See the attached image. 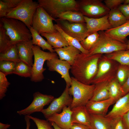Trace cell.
<instances>
[{"mask_svg":"<svg viewBox=\"0 0 129 129\" xmlns=\"http://www.w3.org/2000/svg\"><path fill=\"white\" fill-rule=\"evenodd\" d=\"M129 73V66L120 64L117 71V79L121 86L126 81Z\"/></svg>","mask_w":129,"mask_h":129,"instance_id":"37","label":"cell"},{"mask_svg":"<svg viewBox=\"0 0 129 129\" xmlns=\"http://www.w3.org/2000/svg\"><path fill=\"white\" fill-rule=\"evenodd\" d=\"M46 64L49 70L56 71L59 73L65 80L66 85L70 87L71 79L69 71L71 66L68 62L61 60L57 57L47 61Z\"/></svg>","mask_w":129,"mask_h":129,"instance_id":"13","label":"cell"},{"mask_svg":"<svg viewBox=\"0 0 129 129\" xmlns=\"http://www.w3.org/2000/svg\"><path fill=\"white\" fill-rule=\"evenodd\" d=\"M91 129H111V119L105 116L91 114Z\"/></svg>","mask_w":129,"mask_h":129,"instance_id":"24","label":"cell"},{"mask_svg":"<svg viewBox=\"0 0 129 129\" xmlns=\"http://www.w3.org/2000/svg\"><path fill=\"white\" fill-rule=\"evenodd\" d=\"M108 14L96 18H90L84 16L88 35L95 32L106 31L112 28L108 20Z\"/></svg>","mask_w":129,"mask_h":129,"instance_id":"14","label":"cell"},{"mask_svg":"<svg viewBox=\"0 0 129 129\" xmlns=\"http://www.w3.org/2000/svg\"><path fill=\"white\" fill-rule=\"evenodd\" d=\"M57 18L65 19L71 22H85L84 16L79 11H65L59 15Z\"/></svg>","mask_w":129,"mask_h":129,"instance_id":"30","label":"cell"},{"mask_svg":"<svg viewBox=\"0 0 129 129\" xmlns=\"http://www.w3.org/2000/svg\"><path fill=\"white\" fill-rule=\"evenodd\" d=\"M54 49L60 59L67 61L71 66L73 64L77 56L81 53L79 49L71 45Z\"/></svg>","mask_w":129,"mask_h":129,"instance_id":"21","label":"cell"},{"mask_svg":"<svg viewBox=\"0 0 129 129\" xmlns=\"http://www.w3.org/2000/svg\"><path fill=\"white\" fill-rule=\"evenodd\" d=\"M71 78V84L68 89L69 94L73 97L70 106L71 109L78 106H85L92 97L95 85L85 84L74 77Z\"/></svg>","mask_w":129,"mask_h":129,"instance_id":"3","label":"cell"},{"mask_svg":"<svg viewBox=\"0 0 129 129\" xmlns=\"http://www.w3.org/2000/svg\"><path fill=\"white\" fill-rule=\"evenodd\" d=\"M118 8L127 20H129V3L122 4L118 6Z\"/></svg>","mask_w":129,"mask_h":129,"instance_id":"43","label":"cell"},{"mask_svg":"<svg viewBox=\"0 0 129 129\" xmlns=\"http://www.w3.org/2000/svg\"><path fill=\"white\" fill-rule=\"evenodd\" d=\"M71 109L72 111L71 120L72 124L76 123L83 125L91 129V114L85 106L77 107Z\"/></svg>","mask_w":129,"mask_h":129,"instance_id":"19","label":"cell"},{"mask_svg":"<svg viewBox=\"0 0 129 129\" xmlns=\"http://www.w3.org/2000/svg\"><path fill=\"white\" fill-rule=\"evenodd\" d=\"M124 0H105L104 1L105 5L110 10L118 8L124 3Z\"/></svg>","mask_w":129,"mask_h":129,"instance_id":"42","label":"cell"},{"mask_svg":"<svg viewBox=\"0 0 129 129\" xmlns=\"http://www.w3.org/2000/svg\"><path fill=\"white\" fill-rule=\"evenodd\" d=\"M39 6L38 2L22 0L17 6L8 13L6 17L19 20L24 23L29 29L32 27L34 14Z\"/></svg>","mask_w":129,"mask_h":129,"instance_id":"4","label":"cell"},{"mask_svg":"<svg viewBox=\"0 0 129 129\" xmlns=\"http://www.w3.org/2000/svg\"><path fill=\"white\" fill-rule=\"evenodd\" d=\"M108 90L109 98L113 100L115 103L124 95L121 86L117 79L113 78L109 81Z\"/></svg>","mask_w":129,"mask_h":129,"instance_id":"25","label":"cell"},{"mask_svg":"<svg viewBox=\"0 0 129 129\" xmlns=\"http://www.w3.org/2000/svg\"><path fill=\"white\" fill-rule=\"evenodd\" d=\"M55 20L39 6L34 14L32 27L40 35L43 33H55L57 30L55 27L53 21Z\"/></svg>","mask_w":129,"mask_h":129,"instance_id":"8","label":"cell"},{"mask_svg":"<svg viewBox=\"0 0 129 129\" xmlns=\"http://www.w3.org/2000/svg\"><path fill=\"white\" fill-rule=\"evenodd\" d=\"M127 50L129 49V40L127 41Z\"/></svg>","mask_w":129,"mask_h":129,"instance_id":"51","label":"cell"},{"mask_svg":"<svg viewBox=\"0 0 129 129\" xmlns=\"http://www.w3.org/2000/svg\"><path fill=\"white\" fill-rule=\"evenodd\" d=\"M16 64L11 61H0V72L4 73L6 76L13 74Z\"/></svg>","mask_w":129,"mask_h":129,"instance_id":"38","label":"cell"},{"mask_svg":"<svg viewBox=\"0 0 129 129\" xmlns=\"http://www.w3.org/2000/svg\"><path fill=\"white\" fill-rule=\"evenodd\" d=\"M114 103L113 101L110 98L100 101L89 100L85 106L90 114L105 116L109 108Z\"/></svg>","mask_w":129,"mask_h":129,"instance_id":"16","label":"cell"},{"mask_svg":"<svg viewBox=\"0 0 129 129\" xmlns=\"http://www.w3.org/2000/svg\"><path fill=\"white\" fill-rule=\"evenodd\" d=\"M54 21L65 33L76 39L80 42L88 36L85 22H71L59 18L55 19Z\"/></svg>","mask_w":129,"mask_h":129,"instance_id":"10","label":"cell"},{"mask_svg":"<svg viewBox=\"0 0 129 129\" xmlns=\"http://www.w3.org/2000/svg\"><path fill=\"white\" fill-rule=\"evenodd\" d=\"M108 19L112 28L119 27L127 20L118 8L110 10L108 13Z\"/></svg>","mask_w":129,"mask_h":129,"instance_id":"26","label":"cell"},{"mask_svg":"<svg viewBox=\"0 0 129 129\" xmlns=\"http://www.w3.org/2000/svg\"><path fill=\"white\" fill-rule=\"evenodd\" d=\"M41 35L45 37L47 42L54 48L69 45L63 36L58 31L53 33H42Z\"/></svg>","mask_w":129,"mask_h":129,"instance_id":"23","label":"cell"},{"mask_svg":"<svg viewBox=\"0 0 129 129\" xmlns=\"http://www.w3.org/2000/svg\"><path fill=\"white\" fill-rule=\"evenodd\" d=\"M98 32L99 34V39L89 51L87 55L108 54L118 50H127V43H123L108 37L105 34L104 31Z\"/></svg>","mask_w":129,"mask_h":129,"instance_id":"6","label":"cell"},{"mask_svg":"<svg viewBox=\"0 0 129 129\" xmlns=\"http://www.w3.org/2000/svg\"><path fill=\"white\" fill-rule=\"evenodd\" d=\"M129 3V0H124V4H127Z\"/></svg>","mask_w":129,"mask_h":129,"instance_id":"50","label":"cell"},{"mask_svg":"<svg viewBox=\"0 0 129 129\" xmlns=\"http://www.w3.org/2000/svg\"><path fill=\"white\" fill-rule=\"evenodd\" d=\"M33 96L31 103L26 108L18 111V114L20 115H30L35 112H41L44 109V106L50 103L54 98L53 96L43 94L38 91L34 93Z\"/></svg>","mask_w":129,"mask_h":129,"instance_id":"12","label":"cell"},{"mask_svg":"<svg viewBox=\"0 0 129 129\" xmlns=\"http://www.w3.org/2000/svg\"><path fill=\"white\" fill-rule=\"evenodd\" d=\"M31 34L33 45L38 46L43 50H48L52 53L55 52L53 47L45 41L32 27L29 28Z\"/></svg>","mask_w":129,"mask_h":129,"instance_id":"28","label":"cell"},{"mask_svg":"<svg viewBox=\"0 0 129 129\" xmlns=\"http://www.w3.org/2000/svg\"><path fill=\"white\" fill-rule=\"evenodd\" d=\"M56 29L63 36L68 43L69 45L75 47L80 50L81 53L85 54H89V51L85 50L82 46L80 42L76 39L69 35L65 33L57 24L54 25Z\"/></svg>","mask_w":129,"mask_h":129,"instance_id":"31","label":"cell"},{"mask_svg":"<svg viewBox=\"0 0 129 129\" xmlns=\"http://www.w3.org/2000/svg\"><path fill=\"white\" fill-rule=\"evenodd\" d=\"M50 122L54 129H62L59 127L54 122Z\"/></svg>","mask_w":129,"mask_h":129,"instance_id":"49","label":"cell"},{"mask_svg":"<svg viewBox=\"0 0 129 129\" xmlns=\"http://www.w3.org/2000/svg\"><path fill=\"white\" fill-rule=\"evenodd\" d=\"M101 54L91 55L80 53L71 66L70 71L74 77L79 81L90 85L98 70V62Z\"/></svg>","mask_w":129,"mask_h":129,"instance_id":"1","label":"cell"},{"mask_svg":"<svg viewBox=\"0 0 129 129\" xmlns=\"http://www.w3.org/2000/svg\"><path fill=\"white\" fill-rule=\"evenodd\" d=\"M106 58V59L102 61L98 64L97 73L92 82L91 84H95L99 83L102 78L111 70L112 67L111 63L109 60V59Z\"/></svg>","mask_w":129,"mask_h":129,"instance_id":"29","label":"cell"},{"mask_svg":"<svg viewBox=\"0 0 129 129\" xmlns=\"http://www.w3.org/2000/svg\"><path fill=\"white\" fill-rule=\"evenodd\" d=\"M32 49L34 59L30 80L34 82H40L44 78L43 73L46 69L43 66L45 61L59 57L56 52L44 51L37 45H33Z\"/></svg>","mask_w":129,"mask_h":129,"instance_id":"5","label":"cell"},{"mask_svg":"<svg viewBox=\"0 0 129 129\" xmlns=\"http://www.w3.org/2000/svg\"><path fill=\"white\" fill-rule=\"evenodd\" d=\"M72 111L70 106L64 108L60 113H54L46 120L55 123L62 129H70L73 124L72 122Z\"/></svg>","mask_w":129,"mask_h":129,"instance_id":"15","label":"cell"},{"mask_svg":"<svg viewBox=\"0 0 129 129\" xmlns=\"http://www.w3.org/2000/svg\"><path fill=\"white\" fill-rule=\"evenodd\" d=\"M69 87L66 85L61 96L58 98H54L48 107L42 111L41 112L46 119L54 113H59L65 107L70 106L73 98L69 93Z\"/></svg>","mask_w":129,"mask_h":129,"instance_id":"11","label":"cell"},{"mask_svg":"<svg viewBox=\"0 0 129 129\" xmlns=\"http://www.w3.org/2000/svg\"><path fill=\"white\" fill-rule=\"evenodd\" d=\"M25 119L26 123V129H29L30 125V118L27 115H25Z\"/></svg>","mask_w":129,"mask_h":129,"instance_id":"47","label":"cell"},{"mask_svg":"<svg viewBox=\"0 0 129 129\" xmlns=\"http://www.w3.org/2000/svg\"><path fill=\"white\" fill-rule=\"evenodd\" d=\"M7 61L16 63L21 62L16 45H13L6 52L0 54V61Z\"/></svg>","mask_w":129,"mask_h":129,"instance_id":"34","label":"cell"},{"mask_svg":"<svg viewBox=\"0 0 129 129\" xmlns=\"http://www.w3.org/2000/svg\"><path fill=\"white\" fill-rule=\"evenodd\" d=\"M110 81H105L95 84L93 95L90 100L97 101L109 98L108 86Z\"/></svg>","mask_w":129,"mask_h":129,"instance_id":"22","label":"cell"},{"mask_svg":"<svg viewBox=\"0 0 129 129\" xmlns=\"http://www.w3.org/2000/svg\"><path fill=\"white\" fill-rule=\"evenodd\" d=\"M124 124L127 129H129V110L122 116Z\"/></svg>","mask_w":129,"mask_h":129,"instance_id":"45","label":"cell"},{"mask_svg":"<svg viewBox=\"0 0 129 129\" xmlns=\"http://www.w3.org/2000/svg\"><path fill=\"white\" fill-rule=\"evenodd\" d=\"M11 126V125L8 124H5L0 123V129H7Z\"/></svg>","mask_w":129,"mask_h":129,"instance_id":"48","label":"cell"},{"mask_svg":"<svg viewBox=\"0 0 129 129\" xmlns=\"http://www.w3.org/2000/svg\"><path fill=\"white\" fill-rule=\"evenodd\" d=\"M38 2L39 6L55 19L63 12L79 11L77 1L75 0H38Z\"/></svg>","mask_w":129,"mask_h":129,"instance_id":"7","label":"cell"},{"mask_svg":"<svg viewBox=\"0 0 129 129\" xmlns=\"http://www.w3.org/2000/svg\"><path fill=\"white\" fill-rule=\"evenodd\" d=\"M104 32L108 37L126 43V37L129 35V20L119 27L111 28Z\"/></svg>","mask_w":129,"mask_h":129,"instance_id":"20","label":"cell"},{"mask_svg":"<svg viewBox=\"0 0 129 129\" xmlns=\"http://www.w3.org/2000/svg\"><path fill=\"white\" fill-rule=\"evenodd\" d=\"M99 36L98 32L90 34L80 42L81 44L85 50L89 51L97 42Z\"/></svg>","mask_w":129,"mask_h":129,"instance_id":"36","label":"cell"},{"mask_svg":"<svg viewBox=\"0 0 129 129\" xmlns=\"http://www.w3.org/2000/svg\"><path fill=\"white\" fill-rule=\"evenodd\" d=\"M70 129H90L88 127L83 125L76 123L73 124Z\"/></svg>","mask_w":129,"mask_h":129,"instance_id":"46","label":"cell"},{"mask_svg":"<svg viewBox=\"0 0 129 129\" xmlns=\"http://www.w3.org/2000/svg\"><path fill=\"white\" fill-rule=\"evenodd\" d=\"M22 0H0V18L6 17L8 13L17 6Z\"/></svg>","mask_w":129,"mask_h":129,"instance_id":"33","label":"cell"},{"mask_svg":"<svg viewBox=\"0 0 129 129\" xmlns=\"http://www.w3.org/2000/svg\"><path fill=\"white\" fill-rule=\"evenodd\" d=\"M113 108L105 116L111 119L122 117L129 110V92L123 96L115 103Z\"/></svg>","mask_w":129,"mask_h":129,"instance_id":"17","label":"cell"},{"mask_svg":"<svg viewBox=\"0 0 129 129\" xmlns=\"http://www.w3.org/2000/svg\"><path fill=\"white\" fill-rule=\"evenodd\" d=\"M0 20L13 45L32 39L30 30L22 22L6 17L0 18Z\"/></svg>","mask_w":129,"mask_h":129,"instance_id":"2","label":"cell"},{"mask_svg":"<svg viewBox=\"0 0 129 129\" xmlns=\"http://www.w3.org/2000/svg\"><path fill=\"white\" fill-rule=\"evenodd\" d=\"M79 11L85 16L96 18L108 14L110 10L101 0H77Z\"/></svg>","mask_w":129,"mask_h":129,"instance_id":"9","label":"cell"},{"mask_svg":"<svg viewBox=\"0 0 129 129\" xmlns=\"http://www.w3.org/2000/svg\"><path fill=\"white\" fill-rule=\"evenodd\" d=\"M121 86L124 95L129 92V73L126 81Z\"/></svg>","mask_w":129,"mask_h":129,"instance_id":"44","label":"cell"},{"mask_svg":"<svg viewBox=\"0 0 129 129\" xmlns=\"http://www.w3.org/2000/svg\"><path fill=\"white\" fill-rule=\"evenodd\" d=\"M10 83L8 81L6 76L0 72V99H2L6 96L5 93Z\"/></svg>","mask_w":129,"mask_h":129,"instance_id":"39","label":"cell"},{"mask_svg":"<svg viewBox=\"0 0 129 129\" xmlns=\"http://www.w3.org/2000/svg\"><path fill=\"white\" fill-rule=\"evenodd\" d=\"M16 45L21 60L29 66L32 67L33 64L32 57L33 53L32 39L20 42Z\"/></svg>","mask_w":129,"mask_h":129,"instance_id":"18","label":"cell"},{"mask_svg":"<svg viewBox=\"0 0 129 129\" xmlns=\"http://www.w3.org/2000/svg\"><path fill=\"white\" fill-rule=\"evenodd\" d=\"M32 68L21 61L16 63L13 74L22 77L31 78Z\"/></svg>","mask_w":129,"mask_h":129,"instance_id":"35","label":"cell"},{"mask_svg":"<svg viewBox=\"0 0 129 129\" xmlns=\"http://www.w3.org/2000/svg\"><path fill=\"white\" fill-rule=\"evenodd\" d=\"M111 129H127L122 117L115 118L111 120Z\"/></svg>","mask_w":129,"mask_h":129,"instance_id":"41","label":"cell"},{"mask_svg":"<svg viewBox=\"0 0 129 129\" xmlns=\"http://www.w3.org/2000/svg\"><path fill=\"white\" fill-rule=\"evenodd\" d=\"M105 57L117 61L121 65L129 66V49L118 50L108 54Z\"/></svg>","mask_w":129,"mask_h":129,"instance_id":"27","label":"cell"},{"mask_svg":"<svg viewBox=\"0 0 129 129\" xmlns=\"http://www.w3.org/2000/svg\"><path fill=\"white\" fill-rule=\"evenodd\" d=\"M13 45L6 33V30L2 24L0 23V53H5L10 49Z\"/></svg>","mask_w":129,"mask_h":129,"instance_id":"32","label":"cell"},{"mask_svg":"<svg viewBox=\"0 0 129 129\" xmlns=\"http://www.w3.org/2000/svg\"><path fill=\"white\" fill-rule=\"evenodd\" d=\"M27 116L35 123L37 129H54L50 122L47 120L41 119L30 115Z\"/></svg>","mask_w":129,"mask_h":129,"instance_id":"40","label":"cell"}]
</instances>
